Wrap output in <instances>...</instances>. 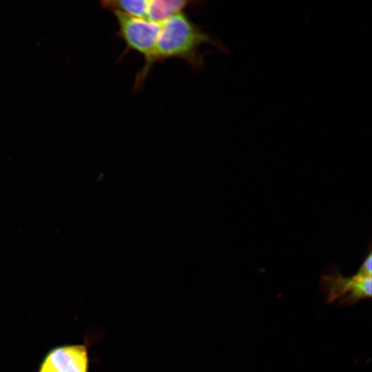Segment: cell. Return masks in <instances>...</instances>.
Returning a JSON list of instances; mask_svg holds the SVG:
<instances>
[{"mask_svg":"<svg viewBox=\"0 0 372 372\" xmlns=\"http://www.w3.org/2000/svg\"><path fill=\"white\" fill-rule=\"evenodd\" d=\"M371 243L369 244V251L366 254L364 260L358 270L369 274L372 275V257H371Z\"/></svg>","mask_w":372,"mask_h":372,"instance_id":"7","label":"cell"},{"mask_svg":"<svg viewBox=\"0 0 372 372\" xmlns=\"http://www.w3.org/2000/svg\"><path fill=\"white\" fill-rule=\"evenodd\" d=\"M192 3L187 0H148L147 19L162 23L184 12Z\"/></svg>","mask_w":372,"mask_h":372,"instance_id":"5","label":"cell"},{"mask_svg":"<svg viewBox=\"0 0 372 372\" xmlns=\"http://www.w3.org/2000/svg\"><path fill=\"white\" fill-rule=\"evenodd\" d=\"M207 43L219 45L186 13H179L161 23L151 68L157 62L177 59L185 62L194 70L200 71L204 65L201 46Z\"/></svg>","mask_w":372,"mask_h":372,"instance_id":"1","label":"cell"},{"mask_svg":"<svg viewBox=\"0 0 372 372\" xmlns=\"http://www.w3.org/2000/svg\"><path fill=\"white\" fill-rule=\"evenodd\" d=\"M112 13L118 28L117 37L125 44V48L121 58L130 51H134L144 58L145 63L138 72L134 83V90H140L152 70L151 61L161 23L145 19L129 17L117 12Z\"/></svg>","mask_w":372,"mask_h":372,"instance_id":"2","label":"cell"},{"mask_svg":"<svg viewBox=\"0 0 372 372\" xmlns=\"http://www.w3.org/2000/svg\"><path fill=\"white\" fill-rule=\"evenodd\" d=\"M371 276L359 270L353 276H345L335 265L329 264L323 271L319 288L328 303L350 306L371 297Z\"/></svg>","mask_w":372,"mask_h":372,"instance_id":"3","label":"cell"},{"mask_svg":"<svg viewBox=\"0 0 372 372\" xmlns=\"http://www.w3.org/2000/svg\"><path fill=\"white\" fill-rule=\"evenodd\" d=\"M97 334L87 331L83 343L67 344L52 349L44 357L37 372H89L90 347Z\"/></svg>","mask_w":372,"mask_h":372,"instance_id":"4","label":"cell"},{"mask_svg":"<svg viewBox=\"0 0 372 372\" xmlns=\"http://www.w3.org/2000/svg\"><path fill=\"white\" fill-rule=\"evenodd\" d=\"M101 5L112 12L147 19L148 0H111L103 1Z\"/></svg>","mask_w":372,"mask_h":372,"instance_id":"6","label":"cell"}]
</instances>
